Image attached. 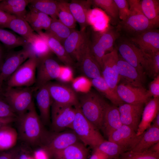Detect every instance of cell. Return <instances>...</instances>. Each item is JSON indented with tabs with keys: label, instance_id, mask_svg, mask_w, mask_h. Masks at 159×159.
Returning a JSON list of instances; mask_svg holds the SVG:
<instances>
[{
	"label": "cell",
	"instance_id": "35",
	"mask_svg": "<svg viewBox=\"0 0 159 159\" xmlns=\"http://www.w3.org/2000/svg\"><path fill=\"white\" fill-rule=\"evenodd\" d=\"M18 137L16 130L9 125L0 129V151L12 149L16 145Z\"/></svg>",
	"mask_w": 159,
	"mask_h": 159
},
{
	"label": "cell",
	"instance_id": "6",
	"mask_svg": "<svg viewBox=\"0 0 159 159\" xmlns=\"http://www.w3.org/2000/svg\"><path fill=\"white\" fill-rule=\"evenodd\" d=\"M34 87H7L2 95L11 107L17 117L26 112L32 103Z\"/></svg>",
	"mask_w": 159,
	"mask_h": 159
},
{
	"label": "cell",
	"instance_id": "20",
	"mask_svg": "<svg viewBox=\"0 0 159 159\" xmlns=\"http://www.w3.org/2000/svg\"><path fill=\"white\" fill-rule=\"evenodd\" d=\"M90 32L74 29L65 40L62 44L74 61H77L81 50L88 39Z\"/></svg>",
	"mask_w": 159,
	"mask_h": 159
},
{
	"label": "cell",
	"instance_id": "25",
	"mask_svg": "<svg viewBox=\"0 0 159 159\" xmlns=\"http://www.w3.org/2000/svg\"><path fill=\"white\" fill-rule=\"evenodd\" d=\"M92 5V0H72L68 3L69 9L80 29L84 30L89 26L87 21L88 12Z\"/></svg>",
	"mask_w": 159,
	"mask_h": 159
},
{
	"label": "cell",
	"instance_id": "57",
	"mask_svg": "<svg viewBox=\"0 0 159 159\" xmlns=\"http://www.w3.org/2000/svg\"><path fill=\"white\" fill-rule=\"evenodd\" d=\"M2 83L0 82V95H2L3 93L2 89Z\"/></svg>",
	"mask_w": 159,
	"mask_h": 159
},
{
	"label": "cell",
	"instance_id": "4",
	"mask_svg": "<svg viewBox=\"0 0 159 159\" xmlns=\"http://www.w3.org/2000/svg\"><path fill=\"white\" fill-rule=\"evenodd\" d=\"M90 32V47L91 51L102 67V59L108 51H112L115 42L120 35L116 27L109 25L104 31L97 32L93 30Z\"/></svg>",
	"mask_w": 159,
	"mask_h": 159
},
{
	"label": "cell",
	"instance_id": "2",
	"mask_svg": "<svg viewBox=\"0 0 159 159\" xmlns=\"http://www.w3.org/2000/svg\"><path fill=\"white\" fill-rule=\"evenodd\" d=\"M140 1L128 0L130 14L125 20H120L116 27L120 36L130 39L148 30L155 28L143 13Z\"/></svg>",
	"mask_w": 159,
	"mask_h": 159
},
{
	"label": "cell",
	"instance_id": "28",
	"mask_svg": "<svg viewBox=\"0 0 159 159\" xmlns=\"http://www.w3.org/2000/svg\"><path fill=\"white\" fill-rule=\"evenodd\" d=\"M122 125L118 106L109 104L105 113L102 129L107 136Z\"/></svg>",
	"mask_w": 159,
	"mask_h": 159
},
{
	"label": "cell",
	"instance_id": "31",
	"mask_svg": "<svg viewBox=\"0 0 159 159\" xmlns=\"http://www.w3.org/2000/svg\"><path fill=\"white\" fill-rule=\"evenodd\" d=\"M87 152L85 145L79 142L72 144L52 155L56 159H86Z\"/></svg>",
	"mask_w": 159,
	"mask_h": 159
},
{
	"label": "cell",
	"instance_id": "34",
	"mask_svg": "<svg viewBox=\"0 0 159 159\" xmlns=\"http://www.w3.org/2000/svg\"><path fill=\"white\" fill-rule=\"evenodd\" d=\"M143 13L155 28L159 26V0L140 1Z\"/></svg>",
	"mask_w": 159,
	"mask_h": 159
},
{
	"label": "cell",
	"instance_id": "52",
	"mask_svg": "<svg viewBox=\"0 0 159 159\" xmlns=\"http://www.w3.org/2000/svg\"><path fill=\"white\" fill-rule=\"evenodd\" d=\"M89 159H109L108 156L98 150L95 149Z\"/></svg>",
	"mask_w": 159,
	"mask_h": 159
},
{
	"label": "cell",
	"instance_id": "49",
	"mask_svg": "<svg viewBox=\"0 0 159 159\" xmlns=\"http://www.w3.org/2000/svg\"><path fill=\"white\" fill-rule=\"evenodd\" d=\"M34 159H49L51 155L44 146L34 152Z\"/></svg>",
	"mask_w": 159,
	"mask_h": 159
},
{
	"label": "cell",
	"instance_id": "38",
	"mask_svg": "<svg viewBox=\"0 0 159 159\" xmlns=\"http://www.w3.org/2000/svg\"><path fill=\"white\" fill-rule=\"evenodd\" d=\"M92 5L100 8L107 15L113 25H117L120 21L117 6L114 0H93Z\"/></svg>",
	"mask_w": 159,
	"mask_h": 159
},
{
	"label": "cell",
	"instance_id": "8",
	"mask_svg": "<svg viewBox=\"0 0 159 159\" xmlns=\"http://www.w3.org/2000/svg\"><path fill=\"white\" fill-rule=\"evenodd\" d=\"M37 61L35 57H30L8 78L7 87H29L35 84Z\"/></svg>",
	"mask_w": 159,
	"mask_h": 159
},
{
	"label": "cell",
	"instance_id": "48",
	"mask_svg": "<svg viewBox=\"0 0 159 159\" xmlns=\"http://www.w3.org/2000/svg\"><path fill=\"white\" fill-rule=\"evenodd\" d=\"M15 17L0 9V27L5 28L10 20Z\"/></svg>",
	"mask_w": 159,
	"mask_h": 159
},
{
	"label": "cell",
	"instance_id": "16",
	"mask_svg": "<svg viewBox=\"0 0 159 159\" xmlns=\"http://www.w3.org/2000/svg\"><path fill=\"white\" fill-rule=\"evenodd\" d=\"M107 136L108 140L116 143L127 151L134 148L140 140L142 134L138 136L136 132L132 128L122 125Z\"/></svg>",
	"mask_w": 159,
	"mask_h": 159
},
{
	"label": "cell",
	"instance_id": "51",
	"mask_svg": "<svg viewBox=\"0 0 159 159\" xmlns=\"http://www.w3.org/2000/svg\"><path fill=\"white\" fill-rule=\"evenodd\" d=\"M15 148L0 151V159H15Z\"/></svg>",
	"mask_w": 159,
	"mask_h": 159
},
{
	"label": "cell",
	"instance_id": "27",
	"mask_svg": "<svg viewBox=\"0 0 159 159\" xmlns=\"http://www.w3.org/2000/svg\"><path fill=\"white\" fill-rule=\"evenodd\" d=\"M24 19L33 30L37 33L43 29L45 31L48 30L52 20V19L47 14L32 10L27 11Z\"/></svg>",
	"mask_w": 159,
	"mask_h": 159
},
{
	"label": "cell",
	"instance_id": "33",
	"mask_svg": "<svg viewBox=\"0 0 159 159\" xmlns=\"http://www.w3.org/2000/svg\"><path fill=\"white\" fill-rule=\"evenodd\" d=\"M28 6L30 10L42 12L52 19L58 18V1L31 0Z\"/></svg>",
	"mask_w": 159,
	"mask_h": 159
},
{
	"label": "cell",
	"instance_id": "15",
	"mask_svg": "<svg viewBox=\"0 0 159 159\" xmlns=\"http://www.w3.org/2000/svg\"><path fill=\"white\" fill-rule=\"evenodd\" d=\"M47 85L52 102L75 107L79 105L78 96L70 87L56 83L49 82Z\"/></svg>",
	"mask_w": 159,
	"mask_h": 159
},
{
	"label": "cell",
	"instance_id": "24",
	"mask_svg": "<svg viewBox=\"0 0 159 159\" xmlns=\"http://www.w3.org/2000/svg\"><path fill=\"white\" fill-rule=\"evenodd\" d=\"M159 112V97L151 98L145 104L136 132L137 135H141L150 126Z\"/></svg>",
	"mask_w": 159,
	"mask_h": 159
},
{
	"label": "cell",
	"instance_id": "26",
	"mask_svg": "<svg viewBox=\"0 0 159 159\" xmlns=\"http://www.w3.org/2000/svg\"><path fill=\"white\" fill-rule=\"evenodd\" d=\"M23 47L28 51L30 57L38 59L50 55L51 52L45 39L35 32Z\"/></svg>",
	"mask_w": 159,
	"mask_h": 159
},
{
	"label": "cell",
	"instance_id": "14",
	"mask_svg": "<svg viewBox=\"0 0 159 159\" xmlns=\"http://www.w3.org/2000/svg\"><path fill=\"white\" fill-rule=\"evenodd\" d=\"M28 51L23 48L10 53L0 65V82L3 83L30 57Z\"/></svg>",
	"mask_w": 159,
	"mask_h": 159
},
{
	"label": "cell",
	"instance_id": "29",
	"mask_svg": "<svg viewBox=\"0 0 159 159\" xmlns=\"http://www.w3.org/2000/svg\"><path fill=\"white\" fill-rule=\"evenodd\" d=\"M31 0H4L0 1V9L16 17L24 19L26 7Z\"/></svg>",
	"mask_w": 159,
	"mask_h": 159
},
{
	"label": "cell",
	"instance_id": "50",
	"mask_svg": "<svg viewBox=\"0 0 159 159\" xmlns=\"http://www.w3.org/2000/svg\"><path fill=\"white\" fill-rule=\"evenodd\" d=\"M28 152L24 149L15 148V159H32Z\"/></svg>",
	"mask_w": 159,
	"mask_h": 159
},
{
	"label": "cell",
	"instance_id": "42",
	"mask_svg": "<svg viewBox=\"0 0 159 159\" xmlns=\"http://www.w3.org/2000/svg\"><path fill=\"white\" fill-rule=\"evenodd\" d=\"M95 149L105 154L109 159L117 158L123 153L126 151L117 144L108 140H104Z\"/></svg>",
	"mask_w": 159,
	"mask_h": 159
},
{
	"label": "cell",
	"instance_id": "36",
	"mask_svg": "<svg viewBox=\"0 0 159 159\" xmlns=\"http://www.w3.org/2000/svg\"><path fill=\"white\" fill-rule=\"evenodd\" d=\"M5 28L11 29L26 42L31 38L35 32L24 19L16 16L10 20Z\"/></svg>",
	"mask_w": 159,
	"mask_h": 159
},
{
	"label": "cell",
	"instance_id": "46",
	"mask_svg": "<svg viewBox=\"0 0 159 159\" xmlns=\"http://www.w3.org/2000/svg\"><path fill=\"white\" fill-rule=\"evenodd\" d=\"M117 6L119 18L121 21L125 20L130 14L129 5L128 0H114Z\"/></svg>",
	"mask_w": 159,
	"mask_h": 159
},
{
	"label": "cell",
	"instance_id": "56",
	"mask_svg": "<svg viewBox=\"0 0 159 159\" xmlns=\"http://www.w3.org/2000/svg\"><path fill=\"white\" fill-rule=\"evenodd\" d=\"M3 55V49L0 44V65L2 62V59Z\"/></svg>",
	"mask_w": 159,
	"mask_h": 159
},
{
	"label": "cell",
	"instance_id": "41",
	"mask_svg": "<svg viewBox=\"0 0 159 159\" xmlns=\"http://www.w3.org/2000/svg\"><path fill=\"white\" fill-rule=\"evenodd\" d=\"M0 42L8 49L24 46L26 41L20 36L0 27Z\"/></svg>",
	"mask_w": 159,
	"mask_h": 159
},
{
	"label": "cell",
	"instance_id": "30",
	"mask_svg": "<svg viewBox=\"0 0 159 159\" xmlns=\"http://www.w3.org/2000/svg\"><path fill=\"white\" fill-rule=\"evenodd\" d=\"M159 142V128L151 125L142 134L139 142L131 150L135 152H144Z\"/></svg>",
	"mask_w": 159,
	"mask_h": 159
},
{
	"label": "cell",
	"instance_id": "23",
	"mask_svg": "<svg viewBox=\"0 0 159 159\" xmlns=\"http://www.w3.org/2000/svg\"><path fill=\"white\" fill-rule=\"evenodd\" d=\"M37 33L45 39L51 51L55 54L66 67L73 68L76 65L74 61L60 42L45 32L42 31Z\"/></svg>",
	"mask_w": 159,
	"mask_h": 159
},
{
	"label": "cell",
	"instance_id": "18",
	"mask_svg": "<svg viewBox=\"0 0 159 159\" xmlns=\"http://www.w3.org/2000/svg\"><path fill=\"white\" fill-rule=\"evenodd\" d=\"M145 104L124 102L119 105L118 107L122 124L130 127L136 132Z\"/></svg>",
	"mask_w": 159,
	"mask_h": 159
},
{
	"label": "cell",
	"instance_id": "47",
	"mask_svg": "<svg viewBox=\"0 0 159 159\" xmlns=\"http://www.w3.org/2000/svg\"><path fill=\"white\" fill-rule=\"evenodd\" d=\"M149 85L148 92L153 98L159 97V75L153 79Z\"/></svg>",
	"mask_w": 159,
	"mask_h": 159
},
{
	"label": "cell",
	"instance_id": "1",
	"mask_svg": "<svg viewBox=\"0 0 159 159\" xmlns=\"http://www.w3.org/2000/svg\"><path fill=\"white\" fill-rule=\"evenodd\" d=\"M17 118L18 136L29 145H40L44 135L43 124L37 112L34 102L26 112Z\"/></svg>",
	"mask_w": 159,
	"mask_h": 159
},
{
	"label": "cell",
	"instance_id": "3",
	"mask_svg": "<svg viewBox=\"0 0 159 159\" xmlns=\"http://www.w3.org/2000/svg\"><path fill=\"white\" fill-rule=\"evenodd\" d=\"M78 98L79 107L84 116L98 130L102 129L105 113L109 104L93 91L82 93Z\"/></svg>",
	"mask_w": 159,
	"mask_h": 159
},
{
	"label": "cell",
	"instance_id": "37",
	"mask_svg": "<svg viewBox=\"0 0 159 159\" xmlns=\"http://www.w3.org/2000/svg\"><path fill=\"white\" fill-rule=\"evenodd\" d=\"M91 82L92 85L113 105L118 106L124 103L119 97L117 92L110 87L102 77L92 79Z\"/></svg>",
	"mask_w": 159,
	"mask_h": 159
},
{
	"label": "cell",
	"instance_id": "39",
	"mask_svg": "<svg viewBox=\"0 0 159 159\" xmlns=\"http://www.w3.org/2000/svg\"><path fill=\"white\" fill-rule=\"evenodd\" d=\"M74 29L68 27L58 18H54L52 19L49 28L45 32L57 40L62 44Z\"/></svg>",
	"mask_w": 159,
	"mask_h": 159
},
{
	"label": "cell",
	"instance_id": "40",
	"mask_svg": "<svg viewBox=\"0 0 159 159\" xmlns=\"http://www.w3.org/2000/svg\"><path fill=\"white\" fill-rule=\"evenodd\" d=\"M58 19L68 27L74 29L76 22L69 7L68 2L64 0H58Z\"/></svg>",
	"mask_w": 159,
	"mask_h": 159
},
{
	"label": "cell",
	"instance_id": "55",
	"mask_svg": "<svg viewBox=\"0 0 159 159\" xmlns=\"http://www.w3.org/2000/svg\"><path fill=\"white\" fill-rule=\"evenodd\" d=\"M152 122V125L159 128V112L157 113Z\"/></svg>",
	"mask_w": 159,
	"mask_h": 159
},
{
	"label": "cell",
	"instance_id": "32",
	"mask_svg": "<svg viewBox=\"0 0 159 159\" xmlns=\"http://www.w3.org/2000/svg\"><path fill=\"white\" fill-rule=\"evenodd\" d=\"M106 14L98 8L90 9L87 16L89 26H91L92 30L97 32L105 30L109 26Z\"/></svg>",
	"mask_w": 159,
	"mask_h": 159
},
{
	"label": "cell",
	"instance_id": "53",
	"mask_svg": "<svg viewBox=\"0 0 159 159\" xmlns=\"http://www.w3.org/2000/svg\"><path fill=\"white\" fill-rule=\"evenodd\" d=\"M15 117L0 118V129L5 126L9 125L16 120Z\"/></svg>",
	"mask_w": 159,
	"mask_h": 159
},
{
	"label": "cell",
	"instance_id": "43",
	"mask_svg": "<svg viewBox=\"0 0 159 159\" xmlns=\"http://www.w3.org/2000/svg\"><path fill=\"white\" fill-rule=\"evenodd\" d=\"M144 70L146 75L153 79L159 75V52L145 54Z\"/></svg>",
	"mask_w": 159,
	"mask_h": 159
},
{
	"label": "cell",
	"instance_id": "11",
	"mask_svg": "<svg viewBox=\"0 0 159 159\" xmlns=\"http://www.w3.org/2000/svg\"><path fill=\"white\" fill-rule=\"evenodd\" d=\"M76 113V106L52 102L51 113L52 126L54 130L58 132L69 128L74 120Z\"/></svg>",
	"mask_w": 159,
	"mask_h": 159
},
{
	"label": "cell",
	"instance_id": "10",
	"mask_svg": "<svg viewBox=\"0 0 159 159\" xmlns=\"http://www.w3.org/2000/svg\"><path fill=\"white\" fill-rule=\"evenodd\" d=\"M77 61L76 65L87 77L92 80L102 77L101 68L90 49L89 37L81 50Z\"/></svg>",
	"mask_w": 159,
	"mask_h": 159
},
{
	"label": "cell",
	"instance_id": "17",
	"mask_svg": "<svg viewBox=\"0 0 159 159\" xmlns=\"http://www.w3.org/2000/svg\"><path fill=\"white\" fill-rule=\"evenodd\" d=\"M117 67L120 82L136 87H144L146 75L140 73L125 61L119 54Z\"/></svg>",
	"mask_w": 159,
	"mask_h": 159
},
{
	"label": "cell",
	"instance_id": "5",
	"mask_svg": "<svg viewBox=\"0 0 159 159\" xmlns=\"http://www.w3.org/2000/svg\"><path fill=\"white\" fill-rule=\"evenodd\" d=\"M76 108L75 117L69 128L85 145L90 146L94 149L105 140L99 130L84 116L79 105Z\"/></svg>",
	"mask_w": 159,
	"mask_h": 159
},
{
	"label": "cell",
	"instance_id": "12",
	"mask_svg": "<svg viewBox=\"0 0 159 159\" xmlns=\"http://www.w3.org/2000/svg\"><path fill=\"white\" fill-rule=\"evenodd\" d=\"M118 56L117 50L115 47L112 51L103 56L101 69L102 77L110 87L116 92L120 82L117 67Z\"/></svg>",
	"mask_w": 159,
	"mask_h": 159
},
{
	"label": "cell",
	"instance_id": "9",
	"mask_svg": "<svg viewBox=\"0 0 159 159\" xmlns=\"http://www.w3.org/2000/svg\"><path fill=\"white\" fill-rule=\"evenodd\" d=\"M62 67L50 55L38 59L36 69V90L52 80L59 79Z\"/></svg>",
	"mask_w": 159,
	"mask_h": 159
},
{
	"label": "cell",
	"instance_id": "45",
	"mask_svg": "<svg viewBox=\"0 0 159 159\" xmlns=\"http://www.w3.org/2000/svg\"><path fill=\"white\" fill-rule=\"evenodd\" d=\"M1 95H0V118L17 117L11 107Z\"/></svg>",
	"mask_w": 159,
	"mask_h": 159
},
{
	"label": "cell",
	"instance_id": "54",
	"mask_svg": "<svg viewBox=\"0 0 159 159\" xmlns=\"http://www.w3.org/2000/svg\"><path fill=\"white\" fill-rule=\"evenodd\" d=\"M148 150L153 152L159 153V142L152 146Z\"/></svg>",
	"mask_w": 159,
	"mask_h": 159
},
{
	"label": "cell",
	"instance_id": "13",
	"mask_svg": "<svg viewBox=\"0 0 159 159\" xmlns=\"http://www.w3.org/2000/svg\"><path fill=\"white\" fill-rule=\"evenodd\" d=\"M116 91L122 101L128 104H145L152 97L144 87H136L122 83L118 84Z\"/></svg>",
	"mask_w": 159,
	"mask_h": 159
},
{
	"label": "cell",
	"instance_id": "22",
	"mask_svg": "<svg viewBox=\"0 0 159 159\" xmlns=\"http://www.w3.org/2000/svg\"><path fill=\"white\" fill-rule=\"evenodd\" d=\"M35 99L43 124H47L50 118V109L52 100L47 84L36 90Z\"/></svg>",
	"mask_w": 159,
	"mask_h": 159
},
{
	"label": "cell",
	"instance_id": "21",
	"mask_svg": "<svg viewBox=\"0 0 159 159\" xmlns=\"http://www.w3.org/2000/svg\"><path fill=\"white\" fill-rule=\"evenodd\" d=\"M80 140L73 131H66L54 136L44 146L52 155L71 145L79 142Z\"/></svg>",
	"mask_w": 159,
	"mask_h": 159
},
{
	"label": "cell",
	"instance_id": "7",
	"mask_svg": "<svg viewBox=\"0 0 159 159\" xmlns=\"http://www.w3.org/2000/svg\"><path fill=\"white\" fill-rule=\"evenodd\" d=\"M115 44L121 57L140 73L146 75L144 70L145 54L129 39L123 36H120Z\"/></svg>",
	"mask_w": 159,
	"mask_h": 159
},
{
	"label": "cell",
	"instance_id": "19",
	"mask_svg": "<svg viewBox=\"0 0 159 159\" xmlns=\"http://www.w3.org/2000/svg\"><path fill=\"white\" fill-rule=\"evenodd\" d=\"M129 39L144 53L149 54L159 52V30L158 28L149 29Z\"/></svg>",
	"mask_w": 159,
	"mask_h": 159
},
{
	"label": "cell",
	"instance_id": "44",
	"mask_svg": "<svg viewBox=\"0 0 159 159\" xmlns=\"http://www.w3.org/2000/svg\"><path fill=\"white\" fill-rule=\"evenodd\" d=\"M120 157L121 159H159V153L148 150L141 152L129 150L123 153Z\"/></svg>",
	"mask_w": 159,
	"mask_h": 159
}]
</instances>
